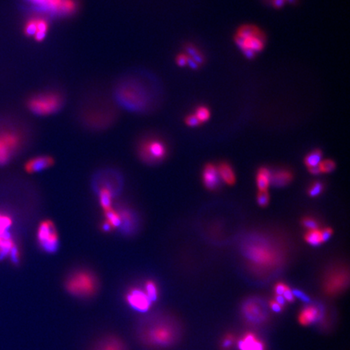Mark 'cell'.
Segmentation results:
<instances>
[{"mask_svg":"<svg viewBox=\"0 0 350 350\" xmlns=\"http://www.w3.org/2000/svg\"><path fill=\"white\" fill-rule=\"evenodd\" d=\"M135 332L144 346L153 349L169 348L177 343L181 337L177 321L162 314H150L139 319Z\"/></svg>","mask_w":350,"mask_h":350,"instance_id":"cell-1","label":"cell"},{"mask_svg":"<svg viewBox=\"0 0 350 350\" xmlns=\"http://www.w3.org/2000/svg\"><path fill=\"white\" fill-rule=\"evenodd\" d=\"M66 291L79 299L91 298L97 292L98 279L93 272L87 269H78L72 272L65 281Z\"/></svg>","mask_w":350,"mask_h":350,"instance_id":"cell-2","label":"cell"},{"mask_svg":"<svg viewBox=\"0 0 350 350\" xmlns=\"http://www.w3.org/2000/svg\"><path fill=\"white\" fill-rule=\"evenodd\" d=\"M234 42L245 56L252 59L257 53L264 49L266 36L256 25H242L236 32Z\"/></svg>","mask_w":350,"mask_h":350,"instance_id":"cell-3","label":"cell"},{"mask_svg":"<svg viewBox=\"0 0 350 350\" xmlns=\"http://www.w3.org/2000/svg\"><path fill=\"white\" fill-rule=\"evenodd\" d=\"M243 252L247 260L257 267H272L278 262V254L276 250L263 239H256L247 243Z\"/></svg>","mask_w":350,"mask_h":350,"instance_id":"cell-4","label":"cell"},{"mask_svg":"<svg viewBox=\"0 0 350 350\" xmlns=\"http://www.w3.org/2000/svg\"><path fill=\"white\" fill-rule=\"evenodd\" d=\"M63 105L62 95L54 91H45L34 95L28 100L29 111L39 116H49L60 110Z\"/></svg>","mask_w":350,"mask_h":350,"instance_id":"cell-5","label":"cell"},{"mask_svg":"<svg viewBox=\"0 0 350 350\" xmlns=\"http://www.w3.org/2000/svg\"><path fill=\"white\" fill-rule=\"evenodd\" d=\"M39 13L53 17H68L77 13V0H26Z\"/></svg>","mask_w":350,"mask_h":350,"instance_id":"cell-6","label":"cell"},{"mask_svg":"<svg viewBox=\"0 0 350 350\" xmlns=\"http://www.w3.org/2000/svg\"><path fill=\"white\" fill-rule=\"evenodd\" d=\"M37 238L41 248L46 253H54L59 247V239L56 227L52 220H43L39 224Z\"/></svg>","mask_w":350,"mask_h":350,"instance_id":"cell-7","label":"cell"},{"mask_svg":"<svg viewBox=\"0 0 350 350\" xmlns=\"http://www.w3.org/2000/svg\"><path fill=\"white\" fill-rule=\"evenodd\" d=\"M21 136L14 131L0 132V166L7 164L21 144Z\"/></svg>","mask_w":350,"mask_h":350,"instance_id":"cell-8","label":"cell"},{"mask_svg":"<svg viewBox=\"0 0 350 350\" xmlns=\"http://www.w3.org/2000/svg\"><path fill=\"white\" fill-rule=\"evenodd\" d=\"M139 153L144 162H160L166 157L167 148L162 140L156 138H148L144 139L139 145Z\"/></svg>","mask_w":350,"mask_h":350,"instance_id":"cell-9","label":"cell"},{"mask_svg":"<svg viewBox=\"0 0 350 350\" xmlns=\"http://www.w3.org/2000/svg\"><path fill=\"white\" fill-rule=\"evenodd\" d=\"M125 301L131 309L139 313H147L151 310L153 303L143 289L137 287L131 288L128 290L125 295Z\"/></svg>","mask_w":350,"mask_h":350,"instance_id":"cell-10","label":"cell"},{"mask_svg":"<svg viewBox=\"0 0 350 350\" xmlns=\"http://www.w3.org/2000/svg\"><path fill=\"white\" fill-rule=\"evenodd\" d=\"M7 257L14 264H18L20 262V250L10 233L0 235V261Z\"/></svg>","mask_w":350,"mask_h":350,"instance_id":"cell-11","label":"cell"},{"mask_svg":"<svg viewBox=\"0 0 350 350\" xmlns=\"http://www.w3.org/2000/svg\"><path fill=\"white\" fill-rule=\"evenodd\" d=\"M243 314L247 322L253 324H260L267 319V310L261 305L260 302L250 299L243 306Z\"/></svg>","mask_w":350,"mask_h":350,"instance_id":"cell-12","label":"cell"},{"mask_svg":"<svg viewBox=\"0 0 350 350\" xmlns=\"http://www.w3.org/2000/svg\"><path fill=\"white\" fill-rule=\"evenodd\" d=\"M349 282L348 273L342 270L329 274L324 283V290L329 295H336L347 286Z\"/></svg>","mask_w":350,"mask_h":350,"instance_id":"cell-13","label":"cell"},{"mask_svg":"<svg viewBox=\"0 0 350 350\" xmlns=\"http://www.w3.org/2000/svg\"><path fill=\"white\" fill-rule=\"evenodd\" d=\"M323 311L318 305H307L302 310L299 314V323L302 325L308 326L319 322L323 319Z\"/></svg>","mask_w":350,"mask_h":350,"instance_id":"cell-14","label":"cell"},{"mask_svg":"<svg viewBox=\"0 0 350 350\" xmlns=\"http://www.w3.org/2000/svg\"><path fill=\"white\" fill-rule=\"evenodd\" d=\"M54 163V158L49 156H39L29 159L25 164L27 173L34 174L51 167Z\"/></svg>","mask_w":350,"mask_h":350,"instance_id":"cell-15","label":"cell"},{"mask_svg":"<svg viewBox=\"0 0 350 350\" xmlns=\"http://www.w3.org/2000/svg\"><path fill=\"white\" fill-rule=\"evenodd\" d=\"M92 350H128L126 344L115 336H108L97 341Z\"/></svg>","mask_w":350,"mask_h":350,"instance_id":"cell-16","label":"cell"},{"mask_svg":"<svg viewBox=\"0 0 350 350\" xmlns=\"http://www.w3.org/2000/svg\"><path fill=\"white\" fill-rule=\"evenodd\" d=\"M203 182L204 186L210 190H214L220 184V177L217 166L207 165L203 171Z\"/></svg>","mask_w":350,"mask_h":350,"instance_id":"cell-17","label":"cell"},{"mask_svg":"<svg viewBox=\"0 0 350 350\" xmlns=\"http://www.w3.org/2000/svg\"><path fill=\"white\" fill-rule=\"evenodd\" d=\"M238 346L240 350H264V345L251 332L245 335L243 339L238 341Z\"/></svg>","mask_w":350,"mask_h":350,"instance_id":"cell-18","label":"cell"},{"mask_svg":"<svg viewBox=\"0 0 350 350\" xmlns=\"http://www.w3.org/2000/svg\"><path fill=\"white\" fill-rule=\"evenodd\" d=\"M184 53L188 55L189 58L196 62L200 67L205 63L206 58L204 54L193 43H186L184 46Z\"/></svg>","mask_w":350,"mask_h":350,"instance_id":"cell-19","label":"cell"},{"mask_svg":"<svg viewBox=\"0 0 350 350\" xmlns=\"http://www.w3.org/2000/svg\"><path fill=\"white\" fill-rule=\"evenodd\" d=\"M293 179V175L290 171L281 170V171H276L274 174H272V178H271V183L277 187H281L289 184Z\"/></svg>","mask_w":350,"mask_h":350,"instance_id":"cell-20","label":"cell"},{"mask_svg":"<svg viewBox=\"0 0 350 350\" xmlns=\"http://www.w3.org/2000/svg\"><path fill=\"white\" fill-rule=\"evenodd\" d=\"M272 172L267 168H261L259 170L256 182L260 191H266L271 183Z\"/></svg>","mask_w":350,"mask_h":350,"instance_id":"cell-21","label":"cell"},{"mask_svg":"<svg viewBox=\"0 0 350 350\" xmlns=\"http://www.w3.org/2000/svg\"><path fill=\"white\" fill-rule=\"evenodd\" d=\"M218 169L220 177L224 182H226L227 184L229 185L234 184L235 175L231 166L227 163H221Z\"/></svg>","mask_w":350,"mask_h":350,"instance_id":"cell-22","label":"cell"},{"mask_svg":"<svg viewBox=\"0 0 350 350\" xmlns=\"http://www.w3.org/2000/svg\"><path fill=\"white\" fill-rule=\"evenodd\" d=\"M112 192L107 187H101L99 191V202L104 211L112 208Z\"/></svg>","mask_w":350,"mask_h":350,"instance_id":"cell-23","label":"cell"},{"mask_svg":"<svg viewBox=\"0 0 350 350\" xmlns=\"http://www.w3.org/2000/svg\"><path fill=\"white\" fill-rule=\"evenodd\" d=\"M49 24L47 19L39 17L38 20V31L34 36V40L41 43L45 40L49 31Z\"/></svg>","mask_w":350,"mask_h":350,"instance_id":"cell-24","label":"cell"},{"mask_svg":"<svg viewBox=\"0 0 350 350\" xmlns=\"http://www.w3.org/2000/svg\"><path fill=\"white\" fill-rule=\"evenodd\" d=\"M105 215H106V220L105 221L110 224L111 229H115L118 227L121 226L122 219L121 215L118 212L115 211L113 208L109 209L107 211H105Z\"/></svg>","mask_w":350,"mask_h":350,"instance_id":"cell-25","label":"cell"},{"mask_svg":"<svg viewBox=\"0 0 350 350\" xmlns=\"http://www.w3.org/2000/svg\"><path fill=\"white\" fill-rule=\"evenodd\" d=\"M143 290L145 292L146 294L148 295V298L153 303H155L158 299L159 295V290L157 285L153 281L148 280L144 283V289Z\"/></svg>","mask_w":350,"mask_h":350,"instance_id":"cell-26","label":"cell"},{"mask_svg":"<svg viewBox=\"0 0 350 350\" xmlns=\"http://www.w3.org/2000/svg\"><path fill=\"white\" fill-rule=\"evenodd\" d=\"M322 152L319 149H315L312 151L311 153H309L305 158L306 166H307L308 168L311 167H315L318 166L322 160Z\"/></svg>","mask_w":350,"mask_h":350,"instance_id":"cell-27","label":"cell"},{"mask_svg":"<svg viewBox=\"0 0 350 350\" xmlns=\"http://www.w3.org/2000/svg\"><path fill=\"white\" fill-rule=\"evenodd\" d=\"M13 224V220L9 215L0 211V235L10 233L9 229Z\"/></svg>","mask_w":350,"mask_h":350,"instance_id":"cell-28","label":"cell"},{"mask_svg":"<svg viewBox=\"0 0 350 350\" xmlns=\"http://www.w3.org/2000/svg\"><path fill=\"white\" fill-rule=\"evenodd\" d=\"M194 114L201 124L209 121L210 117H211V111L209 110V108L208 106H204V105L195 108Z\"/></svg>","mask_w":350,"mask_h":350,"instance_id":"cell-29","label":"cell"},{"mask_svg":"<svg viewBox=\"0 0 350 350\" xmlns=\"http://www.w3.org/2000/svg\"><path fill=\"white\" fill-rule=\"evenodd\" d=\"M305 240L313 247H318L322 243L321 230L319 229L309 230L305 235Z\"/></svg>","mask_w":350,"mask_h":350,"instance_id":"cell-30","label":"cell"},{"mask_svg":"<svg viewBox=\"0 0 350 350\" xmlns=\"http://www.w3.org/2000/svg\"><path fill=\"white\" fill-rule=\"evenodd\" d=\"M38 20H39V17H33L25 23V26H24V34H25V36L29 37V38H31V37L34 38V35L38 31Z\"/></svg>","mask_w":350,"mask_h":350,"instance_id":"cell-31","label":"cell"},{"mask_svg":"<svg viewBox=\"0 0 350 350\" xmlns=\"http://www.w3.org/2000/svg\"><path fill=\"white\" fill-rule=\"evenodd\" d=\"M318 166L321 173H331L336 169V163L332 160H324Z\"/></svg>","mask_w":350,"mask_h":350,"instance_id":"cell-32","label":"cell"},{"mask_svg":"<svg viewBox=\"0 0 350 350\" xmlns=\"http://www.w3.org/2000/svg\"><path fill=\"white\" fill-rule=\"evenodd\" d=\"M323 190V183L320 182H315L310 186V188L308 190V194L311 197H315V196L320 195Z\"/></svg>","mask_w":350,"mask_h":350,"instance_id":"cell-33","label":"cell"},{"mask_svg":"<svg viewBox=\"0 0 350 350\" xmlns=\"http://www.w3.org/2000/svg\"><path fill=\"white\" fill-rule=\"evenodd\" d=\"M185 124L188 127L191 128H195V127L200 126V122L198 120L197 118L195 116V114H190L186 115L184 119Z\"/></svg>","mask_w":350,"mask_h":350,"instance_id":"cell-34","label":"cell"},{"mask_svg":"<svg viewBox=\"0 0 350 350\" xmlns=\"http://www.w3.org/2000/svg\"><path fill=\"white\" fill-rule=\"evenodd\" d=\"M188 58V55L183 52V53H180V54H177L176 58H175V62H176V64L180 68H184V67L187 66Z\"/></svg>","mask_w":350,"mask_h":350,"instance_id":"cell-35","label":"cell"},{"mask_svg":"<svg viewBox=\"0 0 350 350\" xmlns=\"http://www.w3.org/2000/svg\"><path fill=\"white\" fill-rule=\"evenodd\" d=\"M257 201L259 205H261V207L267 206L269 203V195L267 193V191H260L257 196Z\"/></svg>","mask_w":350,"mask_h":350,"instance_id":"cell-36","label":"cell"},{"mask_svg":"<svg viewBox=\"0 0 350 350\" xmlns=\"http://www.w3.org/2000/svg\"><path fill=\"white\" fill-rule=\"evenodd\" d=\"M303 226L306 227L309 230H314V229H318L319 224L316 220H314L313 218H306L303 220Z\"/></svg>","mask_w":350,"mask_h":350,"instance_id":"cell-37","label":"cell"},{"mask_svg":"<svg viewBox=\"0 0 350 350\" xmlns=\"http://www.w3.org/2000/svg\"><path fill=\"white\" fill-rule=\"evenodd\" d=\"M292 293L294 294V298H298L300 299L303 303H309L310 302V299L306 294H304L303 291L299 290H292Z\"/></svg>","mask_w":350,"mask_h":350,"instance_id":"cell-38","label":"cell"},{"mask_svg":"<svg viewBox=\"0 0 350 350\" xmlns=\"http://www.w3.org/2000/svg\"><path fill=\"white\" fill-rule=\"evenodd\" d=\"M233 344V337L232 335H227L226 337H224V339L223 340L222 344H221V346L222 348L224 350H229L230 349Z\"/></svg>","mask_w":350,"mask_h":350,"instance_id":"cell-39","label":"cell"},{"mask_svg":"<svg viewBox=\"0 0 350 350\" xmlns=\"http://www.w3.org/2000/svg\"><path fill=\"white\" fill-rule=\"evenodd\" d=\"M284 297V299H285V301L288 302V303H294V300H295V298H294V294L292 293V290H290V287L287 286L286 289H285V292L282 295Z\"/></svg>","mask_w":350,"mask_h":350,"instance_id":"cell-40","label":"cell"},{"mask_svg":"<svg viewBox=\"0 0 350 350\" xmlns=\"http://www.w3.org/2000/svg\"><path fill=\"white\" fill-rule=\"evenodd\" d=\"M332 229H330V228H326L325 229L321 230V239H322V243L329 240V238L332 237Z\"/></svg>","mask_w":350,"mask_h":350,"instance_id":"cell-41","label":"cell"},{"mask_svg":"<svg viewBox=\"0 0 350 350\" xmlns=\"http://www.w3.org/2000/svg\"><path fill=\"white\" fill-rule=\"evenodd\" d=\"M286 287H287V285L284 284V283L280 282L278 284H276L275 289H274L276 295H283Z\"/></svg>","mask_w":350,"mask_h":350,"instance_id":"cell-42","label":"cell"},{"mask_svg":"<svg viewBox=\"0 0 350 350\" xmlns=\"http://www.w3.org/2000/svg\"><path fill=\"white\" fill-rule=\"evenodd\" d=\"M269 306L271 309H272V311L276 312V313H281L283 310V306L281 305H279L278 303H276V301H270L269 302Z\"/></svg>","mask_w":350,"mask_h":350,"instance_id":"cell-43","label":"cell"},{"mask_svg":"<svg viewBox=\"0 0 350 350\" xmlns=\"http://www.w3.org/2000/svg\"><path fill=\"white\" fill-rule=\"evenodd\" d=\"M187 66L189 68H191L192 70H198L200 68V66L196 62L191 59V58H188V62H187Z\"/></svg>","mask_w":350,"mask_h":350,"instance_id":"cell-44","label":"cell"},{"mask_svg":"<svg viewBox=\"0 0 350 350\" xmlns=\"http://www.w3.org/2000/svg\"><path fill=\"white\" fill-rule=\"evenodd\" d=\"M286 1L285 0H272V5L276 8H281L284 7Z\"/></svg>","mask_w":350,"mask_h":350,"instance_id":"cell-45","label":"cell"},{"mask_svg":"<svg viewBox=\"0 0 350 350\" xmlns=\"http://www.w3.org/2000/svg\"><path fill=\"white\" fill-rule=\"evenodd\" d=\"M275 301L278 303L279 305H281V306H284L286 304V301H285V299H284V297L282 295H276L275 296Z\"/></svg>","mask_w":350,"mask_h":350,"instance_id":"cell-46","label":"cell"},{"mask_svg":"<svg viewBox=\"0 0 350 350\" xmlns=\"http://www.w3.org/2000/svg\"><path fill=\"white\" fill-rule=\"evenodd\" d=\"M309 171L312 175H318L321 173L320 171H319V166H315V167H311V168H309Z\"/></svg>","mask_w":350,"mask_h":350,"instance_id":"cell-47","label":"cell"}]
</instances>
